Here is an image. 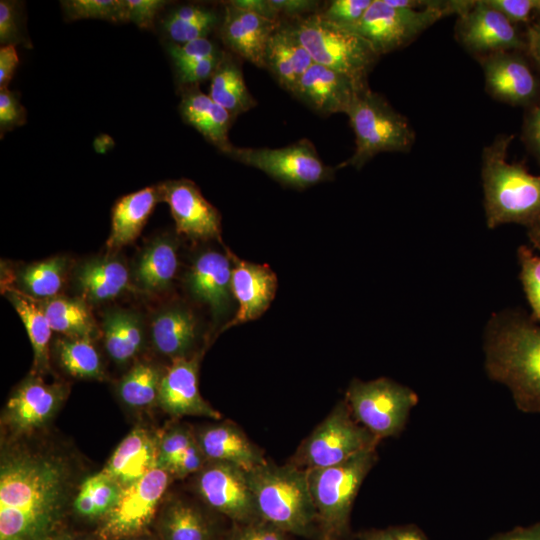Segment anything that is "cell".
I'll use <instances>...</instances> for the list:
<instances>
[{"mask_svg": "<svg viewBox=\"0 0 540 540\" xmlns=\"http://www.w3.org/2000/svg\"><path fill=\"white\" fill-rule=\"evenodd\" d=\"M56 458L19 453L0 468V540H50L68 494Z\"/></svg>", "mask_w": 540, "mask_h": 540, "instance_id": "6da1fadb", "label": "cell"}, {"mask_svg": "<svg viewBox=\"0 0 540 540\" xmlns=\"http://www.w3.org/2000/svg\"><path fill=\"white\" fill-rule=\"evenodd\" d=\"M484 353L487 375L509 389L517 409L540 414V326L519 311L497 313L486 329Z\"/></svg>", "mask_w": 540, "mask_h": 540, "instance_id": "7a4b0ae2", "label": "cell"}, {"mask_svg": "<svg viewBox=\"0 0 540 540\" xmlns=\"http://www.w3.org/2000/svg\"><path fill=\"white\" fill-rule=\"evenodd\" d=\"M513 138V135H499L482 152L481 175L489 228L506 223L531 228L540 222V175L507 161Z\"/></svg>", "mask_w": 540, "mask_h": 540, "instance_id": "3957f363", "label": "cell"}, {"mask_svg": "<svg viewBox=\"0 0 540 540\" xmlns=\"http://www.w3.org/2000/svg\"><path fill=\"white\" fill-rule=\"evenodd\" d=\"M247 476L260 518L287 534L319 539L307 471L267 461Z\"/></svg>", "mask_w": 540, "mask_h": 540, "instance_id": "277c9868", "label": "cell"}, {"mask_svg": "<svg viewBox=\"0 0 540 540\" xmlns=\"http://www.w3.org/2000/svg\"><path fill=\"white\" fill-rule=\"evenodd\" d=\"M377 458L373 448L340 464L307 471L319 540H341L348 534L354 500Z\"/></svg>", "mask_w": 540, "mask_h": 540, "instance_id": "5b68a950", "label": "cell"}, {"mask_svg": "<svg viewBox=\"0 0 540 540\" xmlns=\"http://www.w3.org/2000/svg\"><path fill=\"white\" fill-rule=\"evenodd\" d=\"M355 134V150L336 170L361 169L381 152H408L415 141L408 119L369 86L356 95L347 114Z\"/></svg>", "mask_w": 540, "mask_h": 540, "instance_id": "8992f818", "label": "cell"}, {"mask_svg": "<svg viewBox=\"0 0 540 540\" xmlns=\"http://www.w3.org/2000/svg\"><path fill=\"white\" fill-rule=\"evenodd\" d=\"M314 63L343 73L366 84L380 55L356 32L326 20L320 12L298 19L290 25Z\"/></svg>", "mask_w": 540, "mask_h": 540, "instance_id": "52a82bcc", "label": "cell"}, {"mask_svg": "<svg viewBox=\"0 0 540 540\" xmlns=\"http://www.w3.org/2000/svg\"><path fill=\"white\" fill-rule=\"evenodd\" d=\"M470 0L434 1L422 9L391 5L373 0L360 22L352 29L366 39L381 56L400 49L441 18L460 14Z\"/></svg>", "mask_w": 540, "mask_h": 540, "instance_id": "ba28073f", "label": "cell"}, {"mask_svg": "<svg viewBox=\"0 0 540 540\" xmlns=\"http://www.w3.org/2000/svg\"><path fill=\"white\" fill-rule=\"evenodd\" d=\"M379 442L355 420L343 399L302 441L289 462L305 471L326 468L376 448Z\"/></svg>", "mask_w": 540, "mask_h": 540, "instance_id": "9c48e42d", "label": "cell"}, {"mask_svg": "<svg viewBox=\"0 0 540 540\" xmlns=\"http://www.w3.org/2000/svg\"><path fill=\"white\" fill-rule=\"evenodd\" d=\"M345 400L355 420L381 441L402 433L419 397L408 386L380 377L353 379Z\"/></svg>", "mask_w": 540, "mask_h": 540, "instance_id": "30bf717a", "label": "cell"}, {"mask_svg": "<svg viewBox=\"0 0 540 540\" xmlns=\"http://www.w3.org/2000/svg\"><path fill=\"white\" fill-rule=\"evenodd\" d=\"M226 156L261 170L275 181L295 189H305L334 178L336 168L326 165L308 139L282 148L233 146Z\"/></svg>", "mask_w": 540, "mask_h": 540, "instance_id": "8fae6325", "label": "cell"}, {"mask_svg": "<svg viewBox=\"0 0 540 540\" xmlns=\"http://www.w3.org/2000/svg\"><path fill=\"white\" fill-rule=\"evenodd\" d=\"M171 474L155 467L136 482L122 488L114 507L103 517L101 540H122L142 533L152 521L167 490Z\"/></svg>", "mask_w": 540, "mask_h": 540, "instance_id": "7c38bea8", "label": "cell"}, {"mask_svg": "<svg viewBox=\"0 0 540 540\" xmlns=\"http://www.w3.org/2000/svg\"><path fill=\"white\" fill-rule=\"evenodd\" d=\"M195 488L212 509L234 523L259 519L247 471L221 461H208L197 473Z\"/></svg>", "mask_w": 540, "mask_h": 540, "instance_id": "4fadbf2b", "label": "cell"}, {"mask_svg": "<svg viewBox=\"0 0 540 540\" xmlns=\"http://www.w3.org/2000/svg\"><path fill=\"white\" fill-rule=\"evenodd\" d=\"M456 36L466 50L480 58L526 45L514 23L486 0L470 1L458 15Z\"/></svg>", "mask_w": 540, "mask_h": 540, "instance_id": "5bb4252c", "label": "cell"}, {"mask_svg": "<svg viewBox=\"0 0 540 540\" xmlns=\"http://www.w3.org/2000/svg\"><path fill=\"white\" fill-rule=\"evenodd\" d=\"M159 189L179 234L195 241L220 240V213L196 184L188 179L169 180L161 183Z\"/></svg>", "mask_w": 540, "mask_h": 540, "instance_id": "9a60e30c", "label": "cell"}, {"mask_svg": "<svg viewBox=\"0 0 540 540\" xmlns=\"http://www.w3.org/2000/svg\"><path fill=\"white\" fill-rule=\"evenodd\" d=\"M199 355L172 359L161 378L158 404L174 417L202 416L220 420L222 415L207 403L198 385Z\"/></svg>", "mask_w": 540, "mask_h": 540, "instance_id": "2e32d148", "label": "cell"}, {"mask_svg": "<svg viewBox=\"0 0 540 540\" xmlns=\"http://www.w3.org/2000/svg\"><path fill=\"white\" fill-rule=\"evenodd\" d=\"M232 259L230 253L206 250L198 254L186 273L185 285L189 294L206 305L219 320L232 305Z\"/></svg>", "mask_w": 540, "mask_h": 540, "instance_id": "e0dca14e", "label": "cell"}, {"mask_svg": "<svg viewBox=\"0 0 540 540\" xmlns=\"http://www.w3.org/2000/svg\"><path fill=\"white\" fill-rule=\"evenodd\" d=\"M368 83L361 84L349 76L313 63L298 81L292 95L324 116L347 114L358 92Z\"/></svg>", "mask_w": 540, "mask_h": 540, "instance_id": "ac0fdd59", "label": "cell"}, {"mask_svg": "<svg viewBox=\"0 0 540 540\" xmlns=\"http://www.w3.org/2000/svg\"><path fill=\"white\" fill-rule=\"evenodd\" d=\"M230 256L233 265L231 288L238 309L221 331L259 318L270 306L277 290V277L269 266L241 260L232 253Z\"/></svg>", "mask_w": 540, "mask_h": 540, "instance_id": "d6986e66", "label": "cell"}, {"mask_svg": "<svg viewBox=\"0 0 540 540\" xmlns=\"http://www.w3.org/2000/svg\"><path fill=\"white\" fill-rule=\"evenodd\" d=\"M280 25V21L264 18L228 2L220 27L221 38L228 51L238 58L265 68L267 43Z\"/></svg>", "mask_w": 540, "mask_h": 540, "instance_id": "ffe728a7", "label": "cell"}, {"mask_svg": "<svg viewBox=\"0 0 540 540\" xmlns=\"http://www.w3.org/2000/svg\"><path fill=\"white\" fill-rule=\"evenodd\" d=\"M67 392L61 384L28 378L6 404V419L16 433H29L43 426L59 408Z\"/></svg>", "mask_w": 540, "mask_h": 540, "instance_id": "44dd1931", "label": "cell"}, {"mask_svg": "<svg viewBox=\"0 0 540 540\" xmlns=\"http://www.w3.org/2000/svg\"><path fill=\"white\" fill-rule=\"evenodd\" d=\"M486 91L495 99L512 105L530 102L538 82L527 63L519 56L501 52L481 58Z\"/></svg>", "mask_w": 540, "mask_h": 540, "instance_id": "7402d4cb", "label": "cell"}, {"mask_svg": "<svg viewBox=\"0 0 540 540\" xmlns=\"http://www.w3.org/2000/svg\"><path fill=\"white\" fill-rule=\"evenodd\" d=\"M195 437L208 461L228 462L246 471L267 462L263 451L232 422L204 427Z\"/></svg>", "mask_w": 540, "mask_h": 540, "instance_id": "603a6c76", "label": "cell"}, {"mask_svg": "<svg viewBox=\"0 0 540 540\" xmlns=\"http://www.w3.org/2000/svg\"><path fill=\"white\" fill-rule=\"evenodd\" d=\"M159 443L148 430L136 428L117 446L102 471L124 488L158 466Z\"/></svg>", "mask_w": 540, "mask_h": 540, "instance_id": "cb8c5ba5", "label": "cell"}, {"mask_svg": "<svg viewBox=\"0 0 540 540\" xmlns=\"http://www.w3.org/2000/svg\"><path fill=\"white\" fill-rule=\"evenodd\" d=\"M199 334L195 314L188 307L174 304L155 314L151 322L154 347L172 359L189 357Z\"/></svg>", "mask_w": 540, "mask_h": 540, "instance_id": "d4e9b609", "label": "cell"}, {"mask_svg": "<svg viewBox=\"0 0 540 540\" xmlns=\"http://www.w3.org/2000/svg\"><path fill=\"white\" fill-rule=\"evenodd\" d=\"M313 63L290 25L281 24L271 35L264 64L282 88L291 93Z\"/></svg>", "mask_w": 540, "mask_h": 540, "instance_id": "484cf974", "label": "cell"}, {"mask_svg": "<svg viewBox=\"0 0 540 540\" xmlns=\"http://www.w3.org/2000/svg\"><path fill=\"white\" fill-rule=\"evenodd\" d=\"M179 108L184 121L222 153L226 154L234 146L228 137L233 117L198 87L183 93Z\"/></svg>", "mask_w": 540, "mask_h": 540, "instance_id": "4316f807", "label": "cell"}, {"mask_svg": "<svg viewBox=\"0 0 540 540\" xmlns=\"http://www.w3.org/2000/svg\"><path fill=\"white\" fill-rule=\"evenodd\" d=\"M74 280L82 299L101 303L119 296L127 288L129 272L117 258H94L75 270Z\"/></svg>", "mask_w": 540, "mask_h": 540, "instance_id": "83f0119b", "label": "cell"}, {"mask_svg": "<svg viewBox=\"0 0 540 540\" xmlns=\"http://www.w3.org/2000/svg\"><path fill=\"white\" fill-rule=\"evenodd\" d=\"M160 201L162 197L159 185L146 187L117 200L112 209L108 248L115 249L133 242Z\"/></svg>", "mask_w": 540, "mask_h": 540, "instance_id": "f1b7e54d", "label": "cell"}, {"mask_svg": "<svg viewBox=\"0 0 540 540\" xmlns=\"http://www.w3.org/2000/svg\"><path fill=\"white\" fill-rule=\"evenodd\" d=\"M177 245L175 238L164 235L142 251L134 269V281L141 291L154 293L170 286L178 268Z\"/></svg>", "mask_w": 540, "mask_h": 540, "instance_id": "f546056e", "label": "cell"}, {"mask_svg": "<svg viewBox=\"0 0 540 540\" xmlns=\"http://www.w3.org/2000/svg\"><path fill=\"white\" fill-rule=\"evenodd\" d=\"M208 95L233 118L257 104L245 84L239 59L230 51L221 52L217 67L211 76Z\"/></svg>", "mask_w": 540, "mask_h": 540, "instance_id": "4dcf8cb0", "label": "cell"}, {"mask_svg": "<svg viewBox=\"0 0 540 540\" xmlns=\"http://www.w3.org/2000/svg\"><path fill=\"white\" fill-rule=\"evenodd\" d=\"M104 344L117 363L134 358L144 343V326L140 316L126 309H112L103 319Z\"/></svg>", "mask_w": 540, "mask_h": 540, "instance_id": "1f68e13d", "label": "cell"}, {"mask_svg": "<svg viewBox=\"0 0 540 540\" xmlns=\"http://www.w3.org/2000/svg\"><path fill=\"white\" fill-rule=\"evenodd\" d=\"M6 294L23 321L34 352V368L38 372L49 369V343L52 329L41 303L13 287Z\"/></svg>", "mask_w": 540, "mask_h": 540, "instance_id": "d6a6232c", "label": "cell"}, {"mask_svg": "<svg viewBox=\"0 0 540 540\" xmlns=\"http://www.w3.org/2000/svg\"><path fill=\"white\" fill-rule=\"evenodd\" d=\"M41 305L52 331L69 338H92L95 335L96 324L83 299L56 296Z\"/></svg>", "mask_w": 540, "mask_h": 540, "instance_id": "836d02e7", "label": "cell"}, {"mask_svg": "<svg viewBox=\"0 0 540 540\" xmlns=\"http://www.w3.org/2000/svg\"><path fill=\"white\" fill-rule=\"evenodd\" d=\"M220 17L216 10L199 4H186L171 11L163 21V29L173 44L207 38L217 27Z\"/></svg>", "mask_w": 540, "mask_h": 540, "instance_id": "e575fe53", "label": "cell"}, {"mask_svg": "<svg viewBox=\"0 0 540 540\" xmlns=\"http://www.w3.org/2000/svg\"><path fill=\"white\" fill-rule=\"evenodd\" d=\"M163 540H211L212 530L202 512L183 500L166 508L160 520Z\"/></svg>", "mask_w": 540, "mask_h": 540, "instance_id": "d590c367", "label": "cell"}, {"mask_svg": "<svg viewBox=\"0 0 540 540\" xmlns=\"http://www.w3.org/2000/svg\"><path fill=\"white\" fill-rule=\"evenodd\" d=\"M67 260L56 256L24 267L17 280L20 291L35 299H51L62 289Z\"/></svg>", "mask_w": 540, "mask_h": 540, "instance_id": "8d00e7d4", "label": "cell"}, {"mask_svg": "<svg viewBox=\"0 0 540 540\" xmlns=\"http://www.w3.org/2000/svg\"><path fill=\"white\" fill-rule=\"evenodd\" d=\"M91 339L63 337L56 341L60 365L71 376L84 379L103 377L101 358Z\"/></svg>", "mask_w": 540, "mask_h": 540, "instance_id": "74e56055", "label": "cell"}, {"mask_svg": "<svg viewBox=\"0 0 540 540\" xmlns=\"http://www.w3.org/2000/svg\"><path fill=\"white\" fill-rule=\"evenodd\" d=\"M162 376L163 373L156 365L139 362L119 382L118 394L130 407H148L158 400Z\"/></svg>", "mask_w": 540, "mask_h": 540, "instance_id": "f35d334b", "label": "cell"}, {"mask_svg": "<svg viewBox=\"0 0 540 540\" xmlns=\"http://www.w3.org/2000/svg\"><path fill=\"white\" fill-rule=\"evenodd\" d=\"M61 6L68 20L124 22L123 0H66L61 1Z\"/></svg>", "mask_w": 540, "mask_h": 540, "instance_id": "ab89813d", "label": "cell"}, {"mask_svg": "<svg viewBox=\"0 0 540 540\" xmlns=\"http://www.w3.org/2000/svg\"><path fill=\"white\" fill-rule=\"evenodd\" d=\"M518 260L520 279L532 310L531 318L540 322V256L522 245L518 248Z\"/></svg>", "mask_w": 540, "mask_h": 540, "instance_id": "60d3db41", "label": "cell"}, {"mask_svg": "<svg viewBox=\"0 0 540 540\" xmlns=\"http://www.w3.org/2000/svg\"><path fill=\"white\" fill-rule=\"evenodd\" d=\"M90 495L96 517H104L117 503L122 488L105 472L87 478L81 485Z\"/></svg>", "mask_w": 540, "mask_h": 540, "instance_id": "b9f144b4", "label": "cell"}, {"mask_svg": "<svg viewBox=\"0 0 540 540\" xmlns=\"http://www.w3.org/2000/svg\"><path fill=\"white\" fill-rule=\"evenodd\" d=\"M373 0H334L320 12L328 21L352 30L362 19Z\"/></svg>", "mask_w": 540, "mask_h": 540, "instance_id": "7bdbcfd3", "label": "cell"}, {"mask_svg": "<svg viewBox=\"0 0 540 540\" xmlns=\"http://www.w3.org/2000/svg\"><path fill=\"white\" fill-rule=\"evenodd\" d=\"M195 439V434L186 427L167 432L159 443L158 466L167 470Z\"/></svg>", "mask_w": 540, "mask_h": 540, "instance_id": "ee69618b", "label": "cell"}, {"mask_svg": "<svg viewBox=\"0 0 540 540\" xmlns=\"http://www.w3.org/2000/svg\"><path fill=\"white\" fill-rule=\"evenodd\" d=\"M167 3L164 0H123V20L142 29H151L157 14Z\"/></svg>", "mask_w": 540, "mask_h": 540, "instance_id": "f6af8a7d", "label": "cell"}, {"mask_svg": "<svg viewBox=\"0 0 540 540\" xmlns=\"http://www.w3.org/2000/svg\"><path fill=\"white\" fill-rule=\"evenodd\" d=\"M168 53L176 67L186 65L220 53L215 43L208 38H200L184 44H171Z\"/></svg>", "mask_w": 540, "mask_h": 540, "instance_id": "bcb514c9", "label": "cell"}, {"mask_svg": "<svg viewBox=\"0 0 540 540\" xmlns=\"http://www.w3.org/2000/svg\"><path fill=\"white\" fill-rule=\"evenodd\" d=\"M284 531L262 518L247 523H234L226 540H286Z\"/></svg>", "mask_w": 540, "mask_h": 540, "instance_id": "7dc6e473", "label": "cell"}, {"mask_svg": "<svg viewBox=\"0 0 540 540\" xmlns=\"http://www.w3.org/2000/svg\"><path fill=\"white\" fill-rule=\"evenodd\" d=\"M26 110L18 95L7 89L0 90V132L1 136L26 122Z\"/></svg>", "mask_w": 540, "mask_h": 540, "instance_id": "c3c4849f", "label": "cell"}, {"mask_svg": "<svg viewBox=\"0 0 540 540\" xmlns=\"http://www.w3.org/2000/svg\"><path fill=\"white\" fill-rule=\"evenodd\" d=\"M23 36L20 32L19 11L14 1H0V43L4 45H16L22 43Z\"/></svg>", "mask_w": 540, "mask_h": 540, "instance_id": "681fc988", "label": "cell"}, {"mask_svg": "<svg viewBox=\"0 0 540 540\" xmlns=\"http://www.w3.org/2000/svg\"><path fill=\"white\" fill-rule=\"evenodd\" d=\"M207 462V458L195 439L180 457L168 467L167 471L171 476L182 479L198 473Z\"/></svg>", "mask_w": 540, "mask_h": 540, "instance_id": "f907efd6", "label": "cell"}, {"mask_svg": "<svg viewBox=\"0 0 540 540\" xmlns=\"http://www.w3.org/2000/svg\"><path fill=\"white\" fill-rule=\"evenodd\" d=\"M512 23L527 22L540 14V0H486Z\"/></svg>", "mask_w": 540, "mask_h": 540, "instance_id": "816d5d0a", "label": "cell"}, {"mask_svg": "<svg viewBox=\"0 0 540 540\" xmlns=\"http://www.w3.org/2000/svg\"><path fill=\"white\" fill-rule=\"evenodd\" d=\"M358 540H428L424 531L415 524L370 529L358 534Z\"/></svg>", "mask_w": 540, "mask_h": 540, "instance_id": "f5cc1de1", "label": "cell"}, {"mask_svg": "<svg viewBox=\"0 0 540 540\" xmlns=\"http://www.w3.org/2000/svg\"><path fill=\"white\" fill-rule=\"evenodd\" d=\"M221 52L207 58L176 67L181 84L195 85L211 78L219 62Z\"/></svg>", "mask_w": 540, "mask_h": 540, "instance_id": "db71d44e", "label": "cell"}, {"mask_svg": "<svg viewBox=\"0 0 540 540\" xmlns=\"http://www.w3.org/2000/svg\"><path fill=\"white\" fill-rule=\"evenodd\" d=\"M270 3L278 15L298 19L310 14L317 13L318 1L313 0H270Z\"/></svg>", "mask_w": 540, "mask_h": 540, "instance_id": "11a10c76", "label": "cell"}, {"mask_svg": "<svg viewBox=\"0 0 540 540\" xmlns=\"http://www.w3.org/2000/svg\"><path fill=\"white\" fill-rule=\"evenodd\" d=\"M19 64L15 45H4L0 48V90L7 89Z\"/></svg>", "mask_w": 540, "mask_h": 540, "instance_id": "9f6ffc18", "label": "cell"}, {"mask_svg": "<svg viewBox=\"0 0 540 540\" xmlns=\"http://www.w3.org/2000/svg\"><path fill=\"white\" fill-rule=\"evenodd\" d=\"M524 135L529 147L540 160V105L535 107L527 117Z\"/></svg>", "mask_w": 540, "mask_h": 540, "instance_id": "6f0895ef", "label": "cell"}, {"mask_svg": "<svg viewBox=\"0 0 540 540\" xmlns=\"http://www.w3.org/2000/svg\"><path fill=\"white\" fill-rule=\"evenodd\" d=\"M488 540H540V521L529 526H518L498 533Z\"/></svg>", "mask_w": 540, "mask_h": 540, "instance_id": "680465c9", "label": "cell"}, {"mask_svg": "<svg viewBox=\"0 0 540 540\" xmlns=\"http://www.w3.org/2000/svg\"><path fill=\"white\" fill-rule=\"evenodd\" d=\"M229 2L240 9L255 13L264 18L280 21L270 0H233Z\"/></svg>", "mask_w": 540, "mask_h": 540, "instance_id": "91938a15", "label": "cell"}, {"mask_svg": "<svg viewBox=\"0 0 540 540\" xmlns=\"http://www.w3.org/2000/svg\"><path fill=\"white\" fill-rule=\"evenodd\" d=\"M526 45L530 55L540 67V20L528 27Z\"/></svg>", "mask_w": 540, "mask_h": 540, "instance_id": "94428289", "label": "cell"}, {"mask_svg": "<svg viewBox=\"0 0 540 540\" xmlns=\"http://www.w3.org/2000/svg\"><path fill=\"white\" fill-rule=\"evenodd\" d=\"M528 235L533 246L540 250V222L529 228Z\"/></svg>", "mask_w": 540, "mask_h": 540, "instance_id": "6125c7cd", "label": "cell"}, {"mask_svg": "<svg viewBox=\"0 0 540 540\" xmlns=\"http://www.w3.org/2000/svg\"><path fill=\"white\" fill-rule=\"evenodd\" d=\"M50 540H71L68 535H59L51 538Z\"/></svg>", "mask_w": 540, "mask_h": 540, "instance_id": "be15d7a7", "label": "cell"}, {"mask_svg": "<svg viewBox=\"0 0 540 540\" xmlns=\"http://www.w3.org/2000/svg\"><path fill=\"white\" fill-rule=\"evenodd\" d=\"M134 540H143V539H134Z\"/></svg>", "mask_w": 540, "mask_h": 540, "instance_id": "e7e4bbea", "label": "cell"}]
</instances>
